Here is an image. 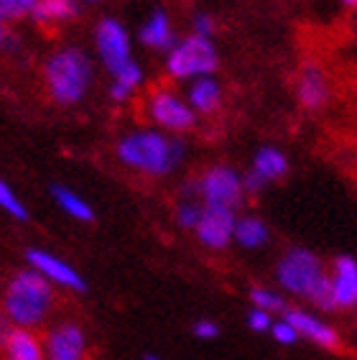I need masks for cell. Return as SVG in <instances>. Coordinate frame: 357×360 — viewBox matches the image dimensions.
<instances>
[{
  "mask_svg": "<svg viewBox=\"0 0 357 360\" xmlns=\"http://www.w3.org/2000/svg\"><path fill=\"white\" fill-rule=\"evenodd\" d=\"M250 302L258 309H266V312H283L286 309V299L268 289H250Z\"/></svg>",
  "mask_w": 357,
  "mask_h": 360,
  "instance_id": "25",
  "label": "cell"
},
{
  "mask_svg": "<svg viewBox=\"0 0 357 360\" xmlns=\"http://www.w3.org/2000/svg\"><path fill=\"white\" fill-rule=\"evenodd\" d=\"M138 39H141L143 46L156 49V51H171L178 44L176 34H174V28H171V21H169L166 11H161V8H156L151 13V18L143 23Z\"/></svg>",
  "mask_w": 357,
  "mask_h": 360,
  "instance_id": "17",
  "label": "cell"
},
{
  "mask_svg": "<svg viewBox=\"0 0 357 360\" xmlns=\"http://www.w3.org/2000/svg\"><path fill=\"white\" fill-rule=\"evenodd\" d=\"M108 95H110L112 103H128V100L133 97V90L131 87H125V84H120V82H110Z\"/></svg>",
  "mask_w": 357,
  "mask_h": 360,
  "instance_id": "33",
  "label": "cell"
},
{
  "mask_svg": "<svg viewBox=\"0 0 357 360\" xmlns=\"http://www.w3.org/2000/svg\"><path fill=\"white\" fill-rule=\"evenodd\" d=\"M41 79L51 103L59 108H72L87 97L95 79V67L87 51L79 46H62L44 59Z\"/></svg>",
  "mask_w": 357,
  "mask_h": 360,
  "instance_id": "2",
  "label": "cell"
},
{
  "mask_svg": "<svg viewBox=\"0 0 357 360\" xmlns=\"http://www.w3.org/2000/svg\"><path fill=\"white\" fill-rule=\"evenodd\" d=\"M235 210L214 207V205H202V217L194 228V236L200 238L202 245L212 250H222L230 245L235 236Z\"/></svg>",
  "mask_w": 357,
  "mask_h": 360,
  "instance_id": "12",
  "label": "cell"
},
{
  "mask_svg": "<svg viewBox=\"0 0 357 360\" xmlns=\"http://www.w3.org/2000/svg\"><path fill=\"white\" fill-rule=\"evenodd\" d=\"M283 319L299 333V338L311 340L314 345L324 347V350H332V353H342L344 350V342L339 338V333H337L335 327L324 325L322 319H316L314 314L304 312L299 307H286L283 309Z\"/></svg>",
  "mask_w": 357,
  "mask_h": 360,
  "instance_id": "13",
  "label": "cell"
},
{
  "mask_svg": "<svg viewBox=\"0 0 357 360\" xmlns=\"http://www.w3.org/2000/svg\"><path fill=\"white\" fill-rule=\"evenodd\" d=\"M79 15V6L72 0H36L31 21L44 31H56Z\"/></svg>",
  "mask_w": 357,
  "mask_h": 360,
  "instance_id": "16",
  "label": "cell"
},
{
  "mask_svg": "<svg viewBox=\"0 0 357 360\" xmlns=\"http://www.w3.org/2000/svg\"><path fill=\"white\" fill-rule=\"evenodd\" d=\"M95 46L100 54V62L110 77H115L117 72L128 67L133 62L131 56V36L125 31V26L115 18H103L95 26Z\"/></svg>",
  "mask_w": 357,
  "mask_h": 360,
  "instance_id": "8",
  "label": "cell"
},
{
  "mask_svg": "<svg viewBox=\"0 0 357 360\" xmlns=\"http://www.w3.org/2000/svg\"><path fill=\"white\" fill-rule=\"evenodd\" d=\"M311 304L319 307L322 312H337V302H335V286H332V276L324 274L319 281L314 284V289L306 294Z\"/></svg>",
  "mask_w": 357,
  "mask_h": 360,
  "instance_id": "24",
  "label": "cell"
},
{
  "mask_svg": "<svg viewBox=\"0 0 357 360\" xmlns=\"http://www.w3.org/2000/svg\"><path fill=\"white\" fill-rule=\"evenodd\" d=\"M26 264L28 269H34L36 274H41L51 286H59V289L69 291H87V281L82 278V274L64 261V258L48 253L41 248H28L26 250Z\"/></svg>",
  "mask_w": 357,
  "mask_h": 360,
  "instance_id": "10",
  "label": "cell"
},
{
  "mask_svg": "<svg viewBox=\"0 0 357 360\" xmlns=\"http://www.w3.org/2000/svg\"><path fill=\"white\" fill-rule=\"evenodd\" d=\"M11 46H13V34H11V28L0 23V54L8 51Z\"/></svg>",
  "mask_w": 357,
  "mask_h": 360,
  "instance_id": "34",
  "label": "cell"
},
{
  "mask_svg": "<svg viewBox=\"0 0 357 360\" xmlns=\"http://www.w3.org/2000/svg\"><path fill=\"white\" fill-rule=\"evenodd\" d=\"M217 67H220V56H217L212 39H202L197 34L181 39L169 51V59H166V72L171 79H192V77L212 75Z\"/></svg>",
  "mask_w": 357,
  "mask_h": 360,
  "instance_id": "4",
  "label": "cell"
},
{
  "mask_svg": "<svg viewBox=\"0 0 357 360\" xmlns=\"http://www.w3.org/2000/svg\"><path fill=\"white\" fill-rule=\"evenodd\" d=\"M247 325H250V330H255V333H268L271 325H273V317H271V312L255 307L253 312L247 314Z\"/></svg>",
  "mask_w": 357,
  "mask_h": 360,
  "instance_id": "29",
  "label": "cell"
},
{
  "mask_svg": "<svg viewBox=\"0 0 357 360\" xmlns=\"http://www.w3.org/2000/svg\"><path fill=\"white\" fill-rule=\"evenodd\" d=\"M0 360H46L44 338L36 330L13 327L0 345Z\"/></svg>",
  "mask_w": 357,
  "mask_h": 360,
  "instance_id": "14",
  "label": "cell"
},
{
  "mask_svg": "<svg viewBox=\"0 0 357 360\" xmlns=\"http://www.w3.org/2000/svg\"><path fill=\"white\" fill-rule=\"evenodd\" d=\"M332 286H335L337 309L357 307V261L352 256H337L332 271Z\"/></svg>",
  "mask_w": 357,
  "mask_h": 360,
  "instance_id": "15",
  "label": "cell"
},
{
  "mask_svg": "<svg viewBox=\"0 0 357 360\" xmlns=\"http://www.w3.org/2000/svg\"><path fill=\"white\" fill-rule=\"evenodd\" d=\"M253 169L261 174L266 181L286 179V174H289V159H286V153L283 151L266 146V148H261V151L255 153Z\"/></svg>",
  "mask_w": 357,
  "mask_h": 360,
  "instance_id": "20",
  "label": "cell"
},
{
  "mask_svg": "<svg viewBox=\"0 0 357 360\" xmlns=\"http://www.w3.org/2000/svg\"><path fill=\"white\" fill-rule=\"evenodd\" d=\"M266 184H268V181L263 179V176L255 172V169H250V172L242 176V192L250 194V197H258V194L266 189Z\"/></svg>",
  "mask_w": 357,
  "mask_h": 360,
  "instance_id": "30",
  "label": "cell"
},
{
  "mask_svg": "<svg viewBox=\"0 0 357 360\" xmlns=\"http://www.w3.org/2000/svg\"><path fill=\"white\" fill-rule=\"evenodd\" d=\"M11 330H13V325H11V322H8V317L3 312H0V345H3V342H6V338H8V333H11Z\"/></svg>",
  "mask_w": 357,
  "mask_h": 360,
  "instance_id": "35",
  "label": "cell"
},
{
  "mask_svg": "<svg viewBox=\"0 0 357 360\" xmlns=\"http://www.w3.org/2000/svg\"><path fill=\"white\" fill-rule=\"evenodd\" d=\"M51 200H54L56 205H59V210L67 212L72 220H77V222L95 220V210H92V205H89L84 197H79L74 189L64 187V184H54V187H51Z\"/></svg>",
  "mask_w": 357,
  "mask_h": 360,
  "instance_id": "19",
  "label": "cell"
},
{
  "mask_svg": "<svg viewBox=\"0 0 357 360\" xmlns=\"http://www.w3.org/2000/svg\"><path fill=\"white\" fill-rule=\"evenodd\" d=\"M44 350L46 360H87V333L74 319H62L44 335Z\"/></svg>",
  "mask_w": 357,
  "mask_h": 360,
  "instance_id": "9",
  "label": "cell"
},
{
  "mask_svg": "<svg viewBox=\"0 0 357 360\" xmlns=\"http://www.w3.org/2000/svg\"><path fill=\"white\" fill-rule=\"evenodd\" d=\"M143 360H161L158 355H153V353H148V355H143Z\"/></svg>",
  "mask_w": 357,
  "mask_h": 360,
  "instance_id": "37",
  "label": "cell"
},
{
  "mask_svg": "<svg viewBox=\"0 0 357 360\" xmlns=\"http://www.w3.org/2000/svg\"><path fill=\"white\" fill-rule=\"evenodd\" d=\"M72 3H77V6H82V3H97V0H72Z\"/></svg>",
  "mask_w": 357,
  "mask_h": 360,
  "instance_id": "38",
  "label": "cell"
},
{
  "mask_svg": "<svg viewBox=\"0 0 357 360\" xmlns=\"http://www.w3.org/2000/svg\"><path fill=\"white\" fill-rule=\"evenodd\" d=\"M145 115L166 133H189L197 128V112L184 97L169 87H153L145 97Z\"/></svg>",
  "mask_w": 357,
  "mask_h": 360,
  "instance_id": "5",
  "label": "cell"
},
{
  "mask_svg": "<svg viewBox=\"0 0 357 360\" xmlns=\"http://www.w3.org/2000/svg\"><path fill=\"white\" fill-rule=\"evenodd\" d=\"M186 103L192 105L194 112H202V115H212V112L220 110L222 105V87L220 82L214 79L212 75L197 77L189 87V100Z\"/></svg>",
  "mask_w": 357,
  "mask_h": 360,
  "instance_id": "18",
  "label": "cell"
},
{
  "mask_svg": "<svg viewBox=\"0 0 357 360\" xmlns=\"http://www.w3.org/2000/svg\"><path fill=\"white\" fill-rule=\"evenodd\" d=\"M197 194L205 200V205L238 210L242 205V200H245V192H242V176L235 172L233 167L214 164V167L202 172L200 181H197Z\"/></svg>",
  "mask_w": 357,
  "mask_h": 360,
  "instance_id": "7",
  "label": "cell"
},
{
  "mask_svg": "<svg viewBox=\"0 0 357 360\" xmlns=\"http://www.w3.org/2000/svg\"><path fill=\"white\" fill-rule=\"evenodd\" d=\"M271 335H273L281 345H294L296 340H299V333H296L286 319H281V322H273V325H271Z\"/></svg>",
  "mask_w": 357,
  "mask_h": 360,
  "instance_id": "28",
  "label": "cell"
},
{
  "mask_svg": "<svg viewBox=\"0 0 357 360\" xmlns=\"http://www.w3.org/2000/svg\"><path fill=\"white\" fill-rule=\"evenodd\" d=\"M342 3H344L347 8H357V0H342Z\"/></svg>",
  "mask_w": 357,
  "mask_h": 360,
  "instance_id": "36",
  "label": "cell"
},
{
  "mask_svg": "<svg viewBox=\"0 0 357 360\" xmlns=\"http://www.w3.org/2000/svg\"><path fill=\"white\" fill-rule=\"evenodd\" d=\"M233 238L240 243L242 248H261L268 240V228L261 217H240L235 222Z\"/></svg>",
  "mask_w": 357,
  "mask_h": 360,
  "instance_id": "21",
  "label": "cell"
},
{
  "mask_svg": "<svg viewBox=\"0 0 357 360\" xmlns=\"http://www.w3.org/2000/svg\"><path fill=\"white\" fill-rule=\"evenodd\" d=\"M112 82H120V84H125V87H131V90L136 92L138 84L143 82V70H141L136 62H131L128 67H123V70L112 77Z\"/></svg>",
  "mask_w": 357,
  "mask_h": 360,
  "instance_id": "27",
  "label": "cell"
},
{
  "mask_svg": "<svg viewBox=\"0 0 357 360\" xmlns=\"http://www.w3.org/2000/svg\"><path fill=\"white\" fill-rule=\"evenodd\" d=\"M0 210L6 212V215H11L13 220L18 222H26L28 220V207L26 202L15 194V189L8 184L6 179H0Z\"/></svg>",
  "mask_w": 357,
  "mask_h": 360,
  "instance_id": "23",
  "label": "cell"
},
{
  "mask_svg": "<svg viewBox=\"0 0 357 360\" xmlns=\"http://www.w3.org/2000/svg\"><path fill=\"white\" fill-rule=\"evenodd\" d=\"M194 335H197V338H202V340H212V338H217V335H220V327L214 325V322H209V319H202V322H197V325H194Z\"/></svg>",
  "mask_w": 357,
  "mask_h": 360,
  "instance_id": "32",
  "label": "cell"
},
{
  "mask_svg": "<svg viewBox=\"0 0 357 360\" xmlns=\"http://www.w3.org/2000/svg\"><path fill=\"white\" fill-rule=\"evenodd\" d=\"M194 34L202 36V39H212V34H214L212 15H207V13H197V15H194Z\"/></svg>",
  "mask_w": 357,
  "mask_h": 360,
  "instance_id": "31",
  "label": "cell"
},
{
  "mask_svg": "<svg viewBox=\"0 0 357 360\" xmlns=\"http://www.w3.org/2000/svg\"><path fill=\"white\" fill-rule=\"evenodd\" d=\"M294 90L296 100H299L304 110L319 112L330 105L335 87H332V77L327 75L324 67H319V64H304L294 79Z\"/></svg>",
  "mask_w": 357,
  "mask_h": 360,
  "instance_id": "11",
  "label": "cell"
},
{
  "mask_svg": "<svg viewBox=\"0 0 357 360\" xmlns=\"http://www.w3.org/2000/svg\"><path fill=\"white\" fill-rule=\"evenodd\" d=\"M200 217H202V205H194V202H181V205L176 207V222L186 230L197 228Z\"/></svg>",
  "mask_w": 357,
  "mask_h": 360,
  "instance_id": "26",
  "label": "cell"
},
{
  "mask_svg": "<svg viewBox=\"0 0 357 360\" xmlns=\"http://www.w3.org/2000/svg\"><path fill=\"white\" fill-rule=\"evenodd\" d=\"M34 6L36 0H0V23L11 28L13 23L26 21L34 13Z\"/></svg>",
  "mask_w": 357,
  "mask_h": 360,
  "instance_id": "22",
  "label": "cell"
},
{
  "mask_svg": "<svg viewBox=\"0 0 357 360\" xmlns=\"http://www.w3.org/2000/svg\"><path fill=\"white\" fill-rule=\"evenodd\" d=\"M56 307V286H51L34 269L15 271L0 291V312L13 327L39 330L46 325Z\"/></svg>",
  "mask_w": 357,
  "mask_h": 360,
  "instance_id": "1",
  "label": "cell"
},
{
  "mask_svg": "<svg viewBox=\"0 0 357 360\" xmlns=\"http://www.w3.org/2000/svg\"><path fill=\"white\" fill-rule=\"evenodd\" d=\"M184 141L164 131H133L120 136L115 156L123 167L145 176H166L184 159Z\"/></svg>",
  "mask_w": 357,
  "mask_h": 360,
  "instance_id": "3",
  "label": "cell"
},
{
  "mask_svg": "<svg viewBox=\"0 0 357 360\" xmlns=\"http://www.w3.org/2000/svg\"><path fill=\"white\" fill-rule=\"evenodd\" d=\"M324 274H327V269H324L322 258L306 248H291L289 253H283V258L278 261V269H275L278 284L304 299Z\"/></svg>",
  "mask_w": 357,
  "mask_h": 360,
  "instance_id": "6",
  "label": "cell"
}]
</instances>
